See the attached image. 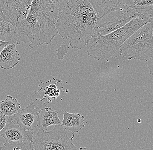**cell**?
<instances>
[{"instance_id": "1", "label": "cell", "mask_w": 153, "mask_h": 150, "mask_svg": "<svg viewBox=\"0 0 153 150\" xmlns=\"http://www.w3.org/2000/svg\"><path fill=\"white\" fill-rule=\"evenodd\" d=\"M97 14L88 0H72L63 10L55 26L58 33L72 49L85 47L97 32Z\"/></svg>"}, {"instance_id": "2", "label": "cell", "mask_w": 153, "mask_h": 150, "mask_svg": "<svg viewBox=\"0 0 153 150\" xmlns=\"http://www.w3.org/2000/svg\"><path fill=\"white\" fill-rule=\"evenodd\" d=\"M16 44L30 43V48L50 44L58 34L55 23L42 9L40 0H33L26 17L16 25Z\"/></svg>"}, {"instance_id": "3", "label": "cell", "mask_w": 153, "mask_h": 150, "mask_svg": "<svg viewBox=\"0 0 153 150\" xmlns=\"http://www.w3.org/2000/svg\"><path fill=\"white\" fill-rule=\"evenodd\" d=\"M153 20V15L137 14L128 24L107 35L97 33L88 41L86 44L88 55L94 59L105 60L121 56L120 47L124 42L137 30Z\"/></svg>"}, {"instance_id": "4", "label": "cell", "mask_w": 153, "mask_h": 150, "mask_svg": "<svg viewBox=\"0 0 153 150\" xmlns=\"http://www.w3.org/2000/svg\"><path fill=\"white\" fill-rule=\"evenodd\" d=\"M153 21L151 20L134 32L121 46L120 54L128 60L153 61Z\"/></svg>"}, {"instance_id": "5", "label": "cell", "mask_w": 153, "mask_h": 150, "mask_svg": "<svg viewBox=\"0 0 153 150\" xmlns=\"http://www.w3.org/2000/svg\"><path fill=\"white\" fill-rule=\"evenodd\" d=\"M62 125L54 126L51 130L39 129L34 137V150H76L72 143L74 134H69Z\"/></svg>"}, {"instance_id": "6", "label": "cell", "mask_w": 153, "mask_h": 150, "mask_svg": "<svg viewBox=\"0 0 153 150\" xmlns=\"http://www.w3.org/2000/svg\"><path fill=\"white\" fill-rule=\"evenodd\" d=\"M137 14L133 7L121 5L98 18L97 32L102 36L109 34L128 24L136 18Z\"/></svg>"}, {"instance_id": "7", "label": "cell", "mask_w": 153, "mask_h": 150, "mask_svg": "<svg viewBox=\"0 0 153 150\" xmlns=\"http://www.w3.org/2000/svg\"><path fill=\"white\" fill-rule=\"evenodd\" d=\"M33 0H0V21L16 27L20 20L28 14Z\"/></svg>"}, {"instance_id": "8", "label": "cell", "mask_w": 153, "mask_h": 150, "mask_svg": "<svg viewBox=\"0 0 153 150\" xmlns=\"http://www.w3.org/2000/svg\"><path fill=\"white\" fill-rule=\"evenodd\" d=\"M38 111L35 108L34 102L30 103L26 107L19 109L17 113L8 117L7 121L15 120L17 124L26 130L33 131V128L38 126Z\"/></svg>"}, {"instance_id": "9", "label": "cell", "mask_w": 153, "mask_h": 150, "mask_svg": "<svg viewBox=\"0 0 153 150\" xmlns=\"http://www.w3.org/2000/svg\"><path fill=\"white\" fill-rule=\"evenodd\" d=\"M33 134V131L26 130L13 121H7L5 126L0 132V137H3L6 143L23 140H27L32 143Z\"/></svg>"}, {"instance_id": "10", "label": "cell", "mask_w": 153, "mask_h": 150, "mask_svg": "<svg viewBox=\"0 0 153 150\" xmlns=\"http://www.w3.org/2000/svg\"><path fill=\"white\" fill-rule=\"evenodd\" d=\"M72 0H40L41 7L47 16L55 23L60 14Z\"/></svg>"}, {"instance_id": "11", "label": "cell", "mask_w": 153, "mask_h": 150, "mask_svg": "<svg viewBox=\"0 0 153 150\" xmlns=\"http://www.w3.org/2000/svg\"><path fill=\"white\" fill-rule=\"evenodd\" d=\"M20 61V54L16 49V44H9L0 53V67L3 69L15 67Z\"/></svg>"}, {"instance_id": "12", "label": "cell", "mask_w": 153, "mask_h": 150, "mask_svg": "<svg viewBox=\"0 0 153 150\" xmlns=\"http://www.w3.org/2000/svg\"><path fill=\"white\" fill-rule=\"evenodd\" d=\"M58 113L52 108L46 107L38 111V126L40 129L47 131L48 127L51 126L61 125Z\"/></svg>"}, {"instance_id": "13", "label": "cell", "mask_w": 153, "mask_h": 150, "mask_svg": "<svg viewBox=\"0 0 153 150\" xmlns=\"http://www.w3.org/2000/svg\"><path fill=\"white\" fill-rule=\"evenodd\" d=\"M63 120L61 125L67 131L72 133L78 132L85 126V117L79 113H70L65 110L63 113Z\"/></svg>"}, {"instance_id": "14", "label": "cell", "mask_w": 153, "mask_h": 150, "mask_svg": "<svg viewBox=\"0 0 153 150\" xmlns=\"http://www.w3.org/2000/svg\"><path fill=\"white\" fill-rule=\"evenodd\" d=\"M88 1L99 18L116 9L121 5L125 4L122 0H88Z\"/></svg>"}, {"instance_id": "15", "label": "cell", "mask_w": 153, "mask_h": 150, "mask_svg": "<svg viewBox=\"0 0 153 150\" xmlns=\"http://www.w3.org/2000/svg\"><path fill=\"white\" fill-rule=\"evenodd\" d=\"M21 108V105L16 98L7 95L3 101H0V113L7 117L17 113Z\"/></svg>"}, {"instance_id": "16", "label": "cell", "mask_w": 153, "mask_h": 150, "mask_svg": "<svg viewBox=\"0 0 153 150\" xmlns=\"http://www.w3.org/2000/svg\"><path fill=\"white\" fill-rule=\"evenodd\" d=\"M16 27L13 25L0 21V40L16 44Z\"/></svg>"}, {"instance_id": "17", "label": "cell", "mask_w": 153, "mask_h": 150, "mask_svg": "<svg viewBox=\"0 0 153 150\" xmlns=\"http://www.w3.org/2000/svg\"><path fill=\"white\" fill-rule=\"evenodd\" d=\"M132 6L137 14L153 15V0H134Z\"/></svg>"}, {"instance_id": "18", "label": "cell", "mask_w": 153, "mask_h": 150, "mask_svg": "<svg viewBox=\"0 0 153 150\" xmlns=\"http://www.w3.org/2000/svg\"><path fill=\"white\" fill-rule=\"evenodd\" d=\"M0 150H34L33 144L27 140L6 143L0 147Z\"/></svg>"}, {"instance_id": "19", "label": "cell", "mask_w": 153, "mask_h": 150, "mask_svg": "<svg viewBox=\"0 0 153 150\" xmlns=\"http://www.w3.org/2000/svg\"><path fill=\"white\" fill-rule=\"evenodd\" d=\"M47 89V94L49 97L56 99L60 95V90L57 88L56 85L51 84L49 85Z\"/></svg>"}, {"instance_id": "20", "label": "cell", "mask_w": 153, "mask_h": 150, "mask_svg": "<svg viewBox=\"0 0 153 150\" xmlns=\"http://www.w3.org/2000/svg\"><path fill=\"white\" fill-rule=\"evenodd\" d=\"M7 120L5 115L0 114V132L5 126Z\"/></svg>"}, {"instance_id": "21", "label": "cell", "mask_w": 153, "mask_h": 150, "mask_svg": "<svg viewBox=\"0 0 153 150\" xmlns=\"http://www.w3.org/2000/svg\"><path fill=\"white\" fill-rule=\"evenodd\" d=\"M11 44L9 42L3 41L0 40V53L2 50L4 48L7 46L9 44Z\"/></svg>"}, {"instance_id": "22", "label": "cell", "mask_w": 153, "mask_h": 150, "mask_svg": "<svg viewBox=\"0 0 153 150\" xmlns=\"http://www.w3.org/2000/svg\"><path fill=\"white\" fill-rule=\"evenodd\" d=\"M122 1H123L124 4L132 6L133 2L134 0H122Z\"/></svg>"}, {"instance_id": "23", "label": "cell", "mask_w": 153, "mask_h": 150, "mask_svg": "<svg viewBox=\"0 0 153 150\" xmlns=\"http://www.w3.org/2000/svg\"><path fill=\"white\" fill-rule=\"evenodd\" d=\"M78 150H88L87 149L85 148V147H84V148H82V147H81V148L79 149Z\"/></svg>"}, {"instance_id": "24", "label": "cell", "mask_w": 153, "mask_h": 150, "mask_svg": "<svg viewBox=\"0 0 153 150\" xmlns=\"http://www.w3.org/2000/svg\"><path fill=\"white\" fill-rule=\"evenodd\" d=\"M138 121V122H140V119H138V121Z\"/></svg>"}]
</instances>
